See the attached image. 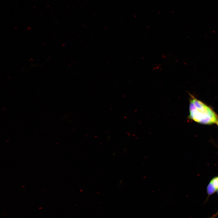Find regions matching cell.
I'll use <instances>...</instances> for the list:
<instances>
[{"instance_id":"obj_1","label":"cell","mask_w":218,"mask_h":218,"mask_svg":"<svg viewBox=\"0 0 218 218\" xmlns=\"http://www.w3.org/2000/svg\"><path fill=\"white\" fill-rule=\"evenodd\" d=\"M190 96L189 118L201 124L216 123L218 117L213 109L191 94Z\"/></svg>"},{"instance_id":"obj_2","label":"cell","mask_w":218,"mask_h":218,"mask_svg":"<svg viewBox=\"0 0 218 218\" xmlns=\"http://www.w3.org/2000/svg\"><path fill=\"white\" fill-rule=\"evenodd\" d=\"M217 189L214 186L212 182L210 181L207 187V191L209 195H211Z\"/></svg>"},{"instance_id":"obj_3","label":"cell","mask_w":218,"mask_h":218,"mask_svg":"<svg viewBox=\"0 0 218 218\" xmlns=\"http://www.w3.org/2000/svg\"><path fill=\"white\" fill-rule=\"evenodd\" d=\"M214 186L217 189H218V177L213 178L211 181Z\"/></svg>"},{"instance_id":"obj_4","label":"cell","mask_w":218,"mask_h":218,"mask_svg":"<svg viewBox=\"0 0 218 218\" xmlns=\"http://www.w3.org/2000/svg\"><path fill=\"white\" fill-rule=\"evenodd\" d=\"M216 123L217 124V125H218V118H217V121Z\"/></svg>"},{"instance_id":"obj_5","label":"cell","mask_w":218,"mask_h":218,"mask_svg":"<svg viewBox=\"0 0 218 218\" xmlns=\"http://www.w3.org/2000/svg\"><path fill=\"white\" fill-rule=\"evenodd\" d=\"M218 213V212L216 213V215Z\"/></svg>"},{"instance_id":"obj_6","label":"cell","mask_w":218,"mask_h":218,"mask_svg":"<svg viewBox=\"0 0 218 218\" xmlns=\"http://www.w3.org/2000/svg\"></svg>"},{"instance_id":"obj_7","label":"cell","mask_w":218,"mask_h":218,"mask_svg":"<svg viewBox=\"0 0 218 218\" xmlns=\"http://www.w3.org/2000/svg\"><path fill=\"white\" fill-rule=\"evenodd\" d=\"M217 218H218V217H217Z\"/></svg>"}]
</instances>
